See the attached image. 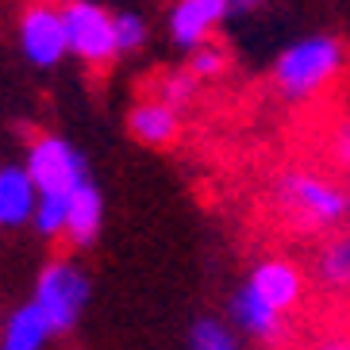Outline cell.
<instances>
[{"label": "cell", "mask_w": 350, "mask_h": 350, "mask_svg": "<svg viewBox=\"0 0 350 350\" xmlns=\"http://www.w3.org/2000/svg\"><path fill=\"white\" fill-rule=\"evenodd\" d=\"M312 350H350V335H327V339H319Z\"/></svg>", "instance_id": "44dd1931"}, {"label": "cell", "mask_w": 350, "mask_h": 350, "mask_svg": "<svg viewBox=\"0 0 350 350\" xmlns=\"http://www.w3.org/2000/svg\"><path fill=\"white\" fill-rule=\"evenodd\" d=\"M27 177L35 181L39 196H73L89 181L85 158L66 139H54V135L35 139L31 154H27Z\"/></svg>", "instance_id": "277c9868"}, {"label": "cell", "mask_w": 350, "mask_h": 350, "mask_svg": "<svg viewBox=\"0 0 350 350\" xmlns=\"http://www.w3.org/2000/svg\"><path fill=\"white\" fill-rule=\"evenodd\" d=\"M46 339H51L46 319L39 316L35 304H23V308L12 312V319L0 331V350H42Z\"/></svg>", "instance_id": "5bb4252c"}, {"label": "cell", "mask_w": 350, "mask_h": 350, "mask_svg": "<svg viewBox=\"0 0 350 350\" xmlns=\"http://www.w3.org/2000/svg\"><path fill=\"white\" fill-rule=\"evenodd\" d=\"M227 312H231V323H235L239 335H250V339H258V342H273L281 335V327H285V316L269 308L250 285L235 288V297H231Z\"/></svg>", "instance_id": "9c48e42d"}, {"label": "cell", "mask_w": 350, "mask_h": 350, "mask_svg": "<svg viewBox=\"0 0 350 350\" xmlns=\"http://www.w3.org/2000/svg\"><path fill=\"white\" fill-rule=\"evenodd\" d=\"M0 331H4V327H0Z\"/></svg>", "instance_id": "603a6c76"}, {"label": "cell", "mask_w": 350, "mask_h": 350, "mask_svg": "<svg viewBox=\"0 0 350 350\" xmlns=\"http://www.w3.org/2000/svg\"><path fill=\"white\" fill-rule=\"evenodd\" d=\"M224 66H227L224 46H212V42H204V46H196V51L189 54V73H193L196 81H204V77H219Z\"/></svg>", "instance_id": "ac0fdd59"}, {"label": "cell", "mask_w": 350, "mask_h": 350, "mask_svg": "<svg viewBox=\"0 0 350 350\" xmlns=\"http://www.w3.org/2000/svg\"><path fill=\"white\" fill-rule=\"evenodd\" d=\"M35 181L27 177V170H0V224L20 227L27 219H35Z\"/></svg>", "instance_id": "30bf717a"}, {"label": "cell", "mask_w": 350, "mask_h": 350, "mask_svg": "<svg viewBox=\"0 0 350 350\" xmlns=\"http://www.w3.org/2000/svg\"><path fill=\"white\" fill-rule=\"evenodd\" d=\"M273 208L304 235H331L350 219V189L316 170H285L273 181Z\"/></svg>", "instance_id": "6da1fadb"}, {"label": "cell", "mask_w": 350, "mask_h": 350, "mask_svg": "<svg viewBox=\"0 0 350 350\" xmlns=\"http://www.w3.org/2000/svg\"><path fill=\"white\" fill-rule=\"evenodd\" d=\"M31 304L46 319L51 335L70 331L81 319L85 304H89V278H85V269L73 266V262H54V266H46L39 273Z\"/></svg>", "instance_id": "3957f363"}, {"label": "cell", "mask_w": 350, "mask_h": 350, "mask_svg": "<svg viewBox=\"0 0 350 350\" xmlns=\"http://www.w3.org/2000/svg\"><path fill=\"white\" fill-rule=\"evenodd\" d=\"M66 212H70V196H39L35 227L42 235H58V231H66Z\"/></svg>", "instance_id": "e0dca14e"}, {"label": "cell", "mask_w": 350, "mask_h": 350, "mask_svg": "<svg viewBox=\"0 0 350 350\" xmlns=\"http://www.w3.org/2000/svg\"><path fill=\"white\" fill-rule=\"evenodd\" d=\"M312 278L323 288H331V293H350V231H335L316 250Z\"/></svg>", "instance_id": "8fae6325"}, {"label": "cell", "mask_w": 350, "mask_h": 350, "mask_svg": "<svg viewBox=\"0 0 350 350\" xmlns=\"http://www.w3.org/2000/svg\"><path fill=\"white\" fill-rule=\"evenodd\" d=\"M196 96V77L189 70H177V73H165L162 81H158V96L154 100L170 104V108H181Z\"/></svg>", "instance_id": "2e32d148"}, {"label": "cell", "mask_w": 350, "mask_h": 350, "mask_svg": "<svg viewBox=\"0 0 350 350\" xmlns=\"http://www.w3.org/2000/svg\"><path fill=\"white\" fill-rule=\"evenodd\" d=\"M250 4H258V0H227V8H250Z\"/></svg>", "instance_id": "7402d4cb"}, {"label": "cell", "mask_w": 350, "mask_h": 350, "mask_svg": "<svg viewBox=\"0 0 350 350\" xmlns=\"http://www.w3.org/2000/svg\"><path fill=\"white\" fill-rule=\"evenodd\" d=\"M243 285H250L258 297L266 300L273 312H281V316H288V312L304 300V273H300L297 262H288V258H281V254L254 262Z\"/></svg>", "instance_id": "8992f818"}, {"label": "cell", "mask_w": 350, "mask_h": 350, "mask_svg": "<svg viewBox=\"0 0 350 350\" xmlns=\"http://www.w3.org/2000/svg\"><path fill=\"white\" fill-rule=\"evenodd\" d=\"M66 51H70V42H66L62 12L46 8V4H35V8L23 16V54H27L35 66H54Z\"/></svg>", "instance_id": "52a82bcc"}, {"label": "cell", "mask_w": 350, "mask_h": 350, "mask_svg": "<svg viewBox=\"0 0 350 350\" xmlns=\"http://www.w3.org/2000/svg\"><path fill=\"white\" fill-rule=\"evenodd\" d=\"M227 0H177L174 16H170V35H174L177 46L196 51L204 46L208 35L216 31L227 16Z\"/></svg>", "instance_id": "ba28073f"}, {"label": "cell", "mask_w": 350, "mask_h": 350, "mask_svg": "<svg viewBox=\"0 0 350 350\" xmlns=\"http://www.w3.org/2000/svg\"><path fill=\"white\" fill-rule=\"evenodd\" d=\"M62 20H66V42H70L73 54H81L85 62L93 66H104L116 58V51H120L116 20L104 8H96L89 0H73V4H66Z\"/></svg>", "instance_id": "5b68a950"}, {"label": "cell", "mask_w": 350, "mask_h": 350, "mask_svg": "<svg viewBox=\"0 0 350 350\" xmlns=\"http://www.w3.org/2000/svg\"><path fill=\"white\" fill-rule=\"evenodd\" d=\"M104 224V200L96 193V185L85 181L77 193L70 196V212H66V235L77 243V247H89L96 235H100Z\"/></svg>", "instance_id": "7c38bea8"}, {"label": "cell", "mask_w": 350, "mask_h": 350, "mask_svg": "<svg viewBox=\"0 0 350 350\" xmlns=\"http://www.w3.org/2000/svg\"><path fill=\"white\" fill-rule=\"evenodd\" d=\"M331 154H335V162L350 165V116L339 124V131H335V139H331Z\"/></svg>", "instance_id": "ffe728a7"}, {"label": "cell", "mask_w": 350, "mask_h": 350, "mask_svg": "<svg viewBox=\"0 0 350 350\" xmlns=\"http://www.w3.org/2000/svg\"><path fill=\"white\" fill-rule=\"evenodd\" d=\"M189 350H243V342H239V331L227 327L224 319L200 316L189 327Z\"/></svg>", "instance_id": "9a60e30c"}, {"label": "cell", "mask_w": 350, "mask_h": 350, "mask_svg": "<svg viewBox=\"0 0 350 350\" xmlns=\"http://www.w3.org/2000/svg\"><path fill=\"white\" fill-rule=\"evenodd\" d=\"M347 70V51L335 35H308L281 51L273 62V85L285 100H312Z\"/></svg>", "instance_id": "7a4b0ae2"}, {"label": "cell", "mask_w": 350, "mask_h": 350, "mask_svg": "<svg viewBox=\"0 0 350 350\" xmlns=\"http://www.w3.org/2000/svg\"><path fill=\"white\" fill-rule=\"evenodd\" d=\"M177 127H181L177 108L162 100H146L131 112V135L146 146H170L177 139Z\"/></svg>", "instance_id": "4fadbf2b"}, {"label": "cell", "mask_w": 350, "mask_h": 350, "mask_svg": "<svg viewBox=\"0 0 350 350\" xmlns=\"http://www.w3.org/2000/svg\"><path fill=\"white\" fill-rule=\"evenodd\" d=\"M143 39H146V27L139 16H131V12L127 16H116V42H120V51H139Z\"/></svg>", "instance_id": "d6986e66"}]
</instances>
